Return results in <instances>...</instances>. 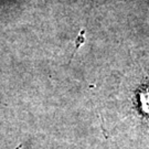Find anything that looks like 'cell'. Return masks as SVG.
<instances>
[{
    "instance_id": "obj_1",
    "label": "cell",
    "mask_w": 149,
    "mask_h": 149,
    "mask_svg": "<svg viewBox=\"0 0 149 149\" xmlns=\"http://www.w3.org/2000/svg\"><path fill=\"white\" fill-rule=\"evenodd\" d=\"M84 42H85V30H81L77 38L75 39V47H74V50H73V53H72V56H71V59H70V61H69V63H71V62L73 61L76 52H77L79 49L84 44Z\"/></svg>"
}]
</instances>
